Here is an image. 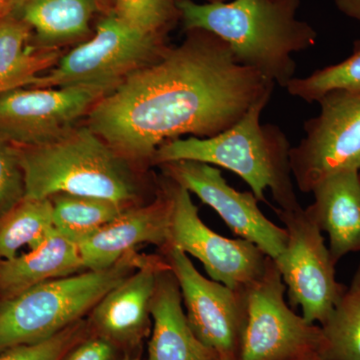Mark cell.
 Returning <instances> with one entry per match:
<instances>
[{
    "label": "cell",
    "instance_id": "cell-2",
    "mask_svg": "<svg viewBox=\"0 0 360 360\" xmlns=\"http://www.w3.org/2000/svg\"><path fill=\"white\" fill-rule=\"evenodd\" d=\"M300 0H179L184 30H202L229 44L239 65L285 87L295 78L292 56L316 44L317 32L297 18Z\"/></svg>",
    "mask_w": 360,
    "mask_h": 360
},
{
    "label": "cell",
    "instance_id": "cell-31",
    "mask_svg": "<svg viewBox=\"0 0 360 360\" xmlns=\"http://www.w3.org/2000/svg\"><path fill=\"white\" fill-rule=\"evenodd\" d=\"M113 0H103L104 13H110L112 9Z\"/></svg>",
    "mask_w": 360,
    "mask_h": 360
},
{
    "label": "cell",
    "instance_id": "cell-35",
    "mask_svg": "<svg viewBox=\"0 0 360 360\" xmlns=\"http://www.w3.org/2000/svg\"><path fill=\"white\" fill-rule=\"evenodd\" d=\"M359 179H360V172H359Z\"/></svg>",
    "mask_w": 360,
    "mask_h": 360
},
{
    "label": "cell",
    "instance_id": "cell-7",
    "mask_svg": "<svg viewBox=\"0 0 360 360\" xmlns=\"http://www.w3.org/2000/svg\"><path fill=\"white\" fill-rule=\"evenodd\" d=\"M285 291L276 262L269 257L264 274L241 290L245 326L238 360H296L319 354L321 326L296 314L285 302Z\"/></svg>",
    "mask_w": 360,
    "mask_h": 360
},
{
    "label": "cell",
    "instance_id": "cell-32",
    "mask_svg": "<svg viewBox=\"0 0 360 360\" xmlns=\"http://www.w3.org/2000/svg\"><path fill=\"white\" fill-rule=\"evenodd\" d=\"M296 360H321V359L319 354H310Z\"/></svg>",
    "mask_w": 360,
    "mask_h": 360
},
{
    "label": "cell",
    "instance_id": "cell-29",
    "mask_svg": "<svg viewBox=\"0 0 360 360\" xmlns=\"http://www.w3.org/2000/svg\"><path fill=\"white\" fill-rule=\"evenodd\" d=\"M333 4L343 15L360 21V0H333Z\"/></svg>",
    "mask_w": 360,
    "mask_h": 360
},
{
    "label": "cell",
    "instance_id": "cell-11",
    "mask_svg": "<svg viewBox=\"0 0 360 360\" xmlns=\"http://www.w3.org/2000/svg\"><path fill=\"white\" fill-rule=\"evenodd\" d=\"M165 262L179 283L189 326L219 360H238L245 326L241 290L206 278L184 251L167 248Z\"/></svg>",
    "mask_w": 360,
    "mask_h": 360
},
{
    "label": "cell",
    "instance_id": "cell-6",
    "mask_svg": "<svg viewBox=\"0 0 360 360\" xmlns=\"http://www.w3.org/2000/svg\"><path fill=\"white\" fill-rule=\"evenodd\" d=\"M168 47L167 39L139 32L110 11L98 20L91 39L61 56L32 87L85 86L106 94L158 60Z\"/></svg>",
    "mask_w": 360,
    "mask_h": 360
},
{
    "label": "cell",
    "instance_id": "cell-5",
    "mask_svg": "<svg viewBox=\"0 0 360 360\" xmlns=\"http://www.w3.org/2000/svg\"><path fill=\"white\" fill-rule=\"evenodd\" d=\"M146 258L131 251L110 269L51 279L6 298L0 303V354L47 340L82 321Z\"/></svg>",
    "mask_w": 360,
    "mask_h": 360
},
{
    "label": "cell",
    "instance_id": "cell-13",
    "mask_svg": "<svg viewBox=\"0 0 360 360\" xmlns=\"http://www.w3.org/2000/svg\"><path fill=\"white\" fill-rule=\"evenodd\" d=\"M160 167L165 176L215 210L239 238L250 241L272 259L283 252L288 241L285 229L265 217L251 191L240 193L229 186L219 167L193 160Z\"/></svg>",
    "mask_w": 360,
    "mask_h": 360
},
{
    "label": "cell",
    "instance_id": "cell-12",
    "mask_svg": "<svg viewBox=\"0 0 360 360\" xmlns=\"http://www.w3.org/2000/svg\"><path fill=\"white\" fill-rule=\"evenodd\" d=\"M105 94L85 86L20 87L0 96V136L15 148L53 141Z\"/></svg>",
    "mask_w": 360,
    "mask_h": 360
},
{
    "label": "cell",
    "instance_id": "cell-26",
    "mask_svg": "<svg viewBox=\"0 0 360 360\" xmlns=\"http://www.w3.org/2000/svg\"><path fill=\"white\" fill-rule=\"evenodd\" d=\"M91 333L89 321L82 319L47 340L8 348L0 354V360H61Z\"/></svg>",
    "mask_w": 360,
    "mask_h": 360
},
{
    "label": "cell",
    "instance_id": "cell-17",
    "mask_svg": "<svg viewBox=\"0 0 360 360\" xmlns=\"http://www.w3.org/2000/svg\"><path fill=\"white\" fill-rule=\"evenodd\" d=\"M314 201L304 208L329 238L335 264L348 253L360 251V179L359 172L331 175L312 191Z\"/></svg>",
    "mask_w": 360,
    "mask_h": 360
},
{
    "label": "cell",
    "instance_id": "cell-30",
    "mask_svg": "<svg viewBox=\"0 0 360 360\" xmlns=\"http://www.w3.org/2000/svg\"><path fill=\"white\" fill-rule=\"evenodd\" d=\"M23 0H0V21L14 18Z\"/></svg>",
    "mask_w": 360,
    "mask_h": 360
},
{
    "label": "cell",
    "instance_id": "cell-27",
    "mask_svg": "<svg viewBox=\"0 0 360 360\" xmlns=\"http://www.w3.org/2000/svg\"><path fill=\"white\" fill-rule=\"evenodd\" d=\"M25 187L18 148L0 136V219L25 198Z\"/></svg>",
    "mask_w": 360,
    "mask_h": 360
},
{
    "label": "cell",
    "instance_id": "cell-34",
    "mask_svg": "<svg viewBox=\"0 0 360 360\" xmlns=\"http://www.w3.org/2000/svg\"><path fill=\"white\" fill-rule=\"evenodd\" d=\"M207 4H219V2H226L229 0H205Z\"/></svg>",
    "mask_w": 360,
    "mask_h": 360
},
{
    "label": "cell",
    "instance_id": "cell-20",
    "mask_svg": "<svg viewBox=\"0 0 360 360\" xmlns=\"http://www.w3.org/2000/svg\"><path fill=\"white\" fill-rule=\"evenodd\" d=\"M32 30L23 21H0V96L20 87L32 86L61 58L59 49L32 44Z\"/></svg>",
    "mask_w": 360,
    "mask_h": 360
},
{
    "label": "cell",
    "instance_id": "cell-22",
    "mask_svg": "<svg viewBox=\"0 0 360 360\" xmlns=\"http://www.w3.org/2000/svg\"><path fill=\"white\" fill-rule=\"evenodd\" d=\"M321 328V360H360V264Z\"/></svg>",
    "mask_w": 360,
    "mask_h": 360
},
{
    "label": "cell",
    "instance_id": "cell-1",
    "mask_svg": "<svg viewBox=\"0 0 360 360\" xmlns=\"http://www.w3.org/2000/svg\"><path fill=\"white\" fill-rule=\"evenodd\" d=\"M155 63L104 94L87 125L127 161L151 163L165 142L184 135L208 139L236 124L274 89L239 65L229 44L206 30H186Z\"/></svg>",
    "mask_w": 360,
    "mask_h": 360
},
{
    "label": "cell",
    "instance_id": "cell-18",
    "mask_svg": "<svg viewBox=\"0 0 360 360\" xmlns=\"http://www.w3.org/2000/svg\"><path fill=\"white\" fill-rule=\"evenodd\" d=\"M103 0H23L14 18L32 30L37 46L59 49L91 34Z\"/></svg>",
    "mask_w": 360,
    "mask_h": 360
},
{
    "label": "cell",
    "instance_id": "cell-15",
    "mask_svg": "<svg viewBox=\"0 0 360 360\" xmlns=\"http://www.w3.org/2000/svg\"><path fill=\"white\" fill-rule=\"evenodd\" d=\"M169 196L161 184L155 200L127 208L115 220L78 243L85 270L110 269L141 245L165 250L169 238Z\"/></svg>",
    "mask_w": 360,
    "mask_h": 360
},
{
    "label": "cell",
    "instance_id": "cell-24",
    "mask_svg": "<svg viewBox=\"0 0 360 360\" xmlns=\"http://www.w3.org/2000/svg\"><path fill=\"white\" fill-rule=\"evenodd\" d=\"M290 96L307 103H317L335 90L360 92V39L355 40L352 52L340 63L315 70L305 77H295L285 85Z\"/></svg>",
    "mask_w": 360,
    "mask_h": 360
},
{
    "label": "cell",
    "instance_id": "cell-23",
    "mask_svg": "<svg viewBox=\"0 0 360 360\" xmlns=\"http://www.w3.org/2000/svg\"><path fill=\"white\" fill-rule=\"evenodd\" d=\"M53 231L51 200L25 198L0 219V258L13 259L25 245L34 250Z\"/></svg>",
    "mask_w": 360,
    "mask_h": 360
},
{
    "label": "cell",
    "instance_id": "cell-21",
    "mask_svg": "<svg viewBox=\"0 0 360 360\" xmlns=\"http://www.w3.org/2000/svg\"><path fill=\"white\" fill-rule=\"evenodd\" d=\"M54 229L78 243L115 220L127 207L103 198L58 193L51 196Z\"/></svg>",
    "mask_w": 360,
    "mask_h": 360
},
{
    "label": "cell",
    "instance_id": "cell-16",
    "mask_svg": "<svg viewBox=\"0 0 360 360\" xmlns=\"http://www.w3.org/2000/svg\"><path fill=\"white\" fill-rule=\"evenodd\" d=\"M153 335L146 360H219L194 335L169 266L160 270L150 305Z\"/></svg>",
    "mask_w": 360,
    "mask_h": 360
},
{
    "label": "cell",
    "instance_id": "cell-14",
    "mask_svg": "<svg viewBox=\"0 0 360 360\" xmlns=\"http://www.w3.org/2000/svg\"><path fill=\"white\" fill-rule=\"evenodd\" d=\"M165 259L148 257L101 300L89 319L94 335L110 340L125 354H136L150 330V305Z\"/></svg>",
    "mask_w": 360,
    "mask_h": 360
},
{
    "label": "cell",
    "instance_id": "cell-3",
    "mask_svg": "<svg viewBox=\"0 0 360 360\" xmlns=\"http://www.w3.org/2000/svg\"><path fill=\"white\" fill-rule=\"evenodd\" d=\"M269 103L255 104L239 122L215 136L165 142L155 151L151 165L193 160L224 168L245 180L258 202L267 203L265 193L270 191L278 210H298L302 205L291 172L292 146L281 127L260 122Z\"/></svg>",
    "mask_w": 360,
    "mask_h": 360
},
{
    "label": "cell",
    "instance_id": "cell-8",
    "mask_svg": "<svg viewBox=\"0 0 360 360\" xmlns=\"http://www.w3.org/2000/svg\"><path fill=\"white\" fill-rule=\"evenodd\" d=\"M319 113L304 122L290 149L293 181L302 193L342 172H360V92L335 90L321 97Z\"/></svg>",
    "mask_w": 360,
    "mask_h": 360
},
{
    "label": "cell",
    "instance_id": "cell-25",
    "mask_svg": "<svg viewBox=\"0 0 360 360\" xmlns=\"http://www.w3.org/2000/svg\"><path fill=\"white\" fill-rule=\"evenodd\" d=\"M111 13L135 30L163 39L180 20L179 0H113Z\"/></svg>",
    "mask_w": 360,
    "mask_h": 360
},
{
    "label": "cell",
    "instance_id": "cell-4",
    "mask_svg": "<svg viewBox=\"0 0 360 360\" xmlns=\"http://www.w3.org/2000/svg\"><path fill=\"white\" fill-rule=\"evenodd\" d=\"M25 198L49 200L58 193L92 196L125 207L139 198L129 161L89 125L68 130L53 141L18 148Z\"/></svg>",
    "mask_w": 360,
    "mask_h": 360
},
{
    "label": "cell",
    "instance_id": "cell-9",
    "mask_svg": "<svg viewBox=\"0 0 360 360\" xmlns=\"http://www.w3.org/2000/svg\"><path fill=\"white\" fill-rule=\"evenodd\" d=\"M274 210L284 224L288 241L274 260L291 307H300L309 323L322 324L340 302L347 286L336 281L335 264L322 231L304 208Z\"/></svg>",
    "mask_w": 360,
    "mask_h": 360
},
{
    "label": "cell",
    "instance_id": "cell-28",
    "mask_svg": "<svg viewBox=\"0 0 360 360\" xmlns=\"http://www.w3.org/2000/svg\"><path fill=\"white\" fill-rule=\"evenodd\" d=\"M120 349L101 336L91 335L78 342L61 360H122Z\"/></svg>",
    "mask_w": 360,
    "mask_h": 360
},
{
    "label": "cell",
    "instance_id": "cell-19",
    "mask_svg": "<svg viewBox=\"0 0 360 360\" xmlns=\"http://www.w3.org/2000/svg\"><path fill=\"white\" fill-rule=\"evenodd\" d=\"M84 270L77 243L54 229L39 248L0 262V293L11 297L37 284Z\"/></svg>",
    "mask_w": 360,
    "mask_h": 360
},
{
    "label": "cell",
    "instance_id": "cell-33",
    "mask_svg": "<svg viewBox=\"0 0 360 360\" xmlns=\"http://www.w3.org/2000/svg\"><path fill=\"white\" fill-rule=\"evenodd\" d=\"M122 360H141V355L136 354H125Z\"/></svg>",
    "mask_w": 360,
    "mask_h": 360
},
{
    "label": "cell",
    "instance_id": "cell-10",
    "mask_svg": "<svg viewBox=\"0 0 360 360\" xmlns=\"http://www.w3.org/2000/svg\"><path fill=\"white\" fill-rule=\"evenodd\" d=\"M162 186L170 200L167 248L200 260L210 279L231 290H245L264 274L269 257L264 251L245 239L227 238L212 231L201 220L191 193L169 177L165 176Z\"/></svg>",
    "mask_w": 360,
    "mask_h": 360
}]
</instances>
